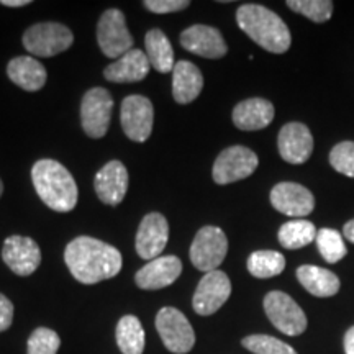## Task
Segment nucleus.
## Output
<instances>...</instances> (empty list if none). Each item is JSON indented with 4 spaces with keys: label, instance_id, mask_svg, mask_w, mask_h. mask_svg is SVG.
<instances>
[{
    "label": "nucleus",
    "instance_id": "nucleus-16",
    "mask_svg": "<svg viewBox=\"0 0 354 354\" xmlns=\"http://www.w3.org/2000/svg\"><path fill=\"white\" fill-rule=\"evenodd\" d=\"M271 203L287 216H307L315 209V197L297 183H279L271 190Z\"/></svg>",
    "mask_w": 354,
    "mask_h": 354
},
{
    "label": "nucleus",
    "instance_id": "nucleus-9",
    "mask_svg": "<svg viewBox=\"0 0 354 354\" xmlns=\"http://www.w3.org/2000/svg\"><path fill=\"white\" fill-rule=\"evenodd\" d=\"M113 99L104 87H94L86 92L81 104V123L91 138H104L112 118Z\"/></svg>",
    "mask_w": 354,
    "mask_h": 354
},
{
    "label": "nucleus",
    "instance_id": "nucleus-12",
    "mask_svg": "<svg viewBox=\"0 0 354 354\" xmlns=\"http://www.w3.org/2000/svg\"><path fill=\"white\" fill-rule=\"evenodd\" d=\"M230 295H232V282L227 274L221 271L207 272L198 282L192 299V307L202 317L214 315L218 308L223 307Z\"/></svg>",
    "mask_w": 354,
    "mask_h": 354
},
{
    "label": "nucleus",
    "instance_id": "nucleus-14",
    "mask_svg": "<svg viewBox=\"0 0 354 354\" xmlns=\"http://www.w3.org/2000/svg\"><path fill=\"white\" fill-rule=\"evenodd\" d=\"M169 240V223L166 216L158 212L148 214L140 223L138 233H136V253L141 259L153 261L165 251Z\"/></svg>",
    "mask_w": 354,
    "mask_h": 354
},
{
    "label": "nucleus",
    "instance_id": "nucleus-39",
    "mask_svg": "<svg viewBox=\"0 0 354 354\" xmlns=\"http://www.w3.org/2000/svg\"><path fill=\"white\" fill-rule=\"evenodd\" d=\"M2 194H3V184L2 180H0V197H2Z\"/></svg>",
    "mask_w": 354,
    "mask_h": 354
},
{
    "label": "nucleus",
    "instance_id": "nucleus-10",
    "mask_svg": "<svg viewBox=\"0 0 354 354\" xmlns=\"http://www.w3.org/2000/svg\"><path fill=\"white\" fill-rule=\"evenodd\" d=\"M259 159L254 151L245 146H232L221 151L216 158L214 171V180L216 184L225 185L243 180L250 177L253 172L258 169Z\"/></svg>",
    "mask_w": 354,
    "mask_h": 354
},
{
    "label": "nucleus",
    "instance_id": "nucleus-37",
    "mask_svg": "<svg viewBox=\"0 0 354 354\" xmlns=\"http://www.w3.org/2000/svg\"><path fill=\"white\" fill-rule=\"evenodd\" d=\"M343 234H344V238H346L348 241L354 243V220L348 221V223L344 225V228H343Z\"/></svg>",
    "mask_w": 354,
    "mask_h": 354
},
{
    "label": "nucleus",
    "instance_id": "nucleus-36",
    "mask_svg": "<svg viewBox=\"0 0 354 354\" xmlns=\"http://www.w3.org/2000/svg\"><path fill=\"white\" fill-rule=\"evenodd\" d=\"M344 353L346 354H354V326H351L344 335Z\"/></svg>",
    "mask_w": 354,
    "mask_h": 354
},
{
    "label": "nucleus",
    "instance_id": "nucleus-27",
    "mask_svg": "<svg viewBox=\"0 0 354 354\" xmlns=\"http://www.w3.org/2000/svg\"><path fill=\"white\" fill-rule=\"evenodd\" d=\"M317 228L312 221L307 220H290L279 230V243L286 250H300L313 240H317Z\"/></svg>",
    "mask_w": 354,
    "mask_h": 354
},
{
    "label": "nucleus",
    "instance_id": "nucleus-15",
    "mask_svg": "<svg viewBox=\"0 0 354 354\" xmlns=\"http://www.w3.org/2000/svg\"><path fill=\"white\" fill-rule=\"evenodd\" d=\"M279 153L289 165H304L313 151V136L304 123L292 122L281 128L277 136Z\"/></svg>",
    "mask_w": 354,
    "mask_h": 354
},
{
    "label": "nucleus",
    "instance_id": "nucleus-28",
    "mask_svg": "<svg viewBox=\"0 0 354 354\" xmlns=\"http://www.w3.org/2000/svg\"><path fill=\"white\" fill-rule=\"evenodd\" d=\"M286 269V258L277 251H254L248 258V271L258 279L279 276Z\"/></svg>",
    "mask_w": 354,
    "mask_h": 354
},
{
    "label": "nucleus",
    "instance_id": "nucleus-30",
    "mask_svg": "<svg viewBox=\"0 0 354 354\" xmlns=\"http://www.w3.org/2000/svg\"><path fill=\"white\" fill-rule=\"evenodd\" d=\"M287 7L315 21V24H323V21H328L331 19L335 6L330 0H289Z\"/></svg>",
    "mask_w": 354,
    "mask_h": 354
},
{
    "label": "nucleus",
    "instance_id": "nucleus-31",
    "mask_svg": "<svg viewBox=\"0 0 354 354\" xmlns=\"http://www.w3.org/2000/svg\"><path fill=\"white\" fill-rule=\"evenodd\" d=\"M248 351L254 354H297L294 348L269 335H251L241 342Z\"/></svg>",
    "mask_w": 354,
    "mask_h": 354
},
{
    "label": "nucleus",
    "instance_id": "nucleus-5",
    "mask_svg": "<svg viewBox=\"0 0 354 354\" xmlns=\"http://www.w3.org/2000/svg\"><path fill=\"white\" fill-rule=\"evenodd\" d=\"M264 312L269 322L287 336H299L307 330V317L290 295L281 290L269 292L264 297Z\"/></svg>",
    "mask_w": 354,
    "mask_h": 354
},
{
    "label": "nucleus",
    "instance_id": "nucleus-7",
    "mask_svg": "<svg viewBox=\"0 0 354 354\" xmlns=\"http://www.w3.org/2000/svg\"><path fill=\"white\" fill-rule=\"evenodd\" d=\"M228 253V240L218 227H203L190 246V261L198 271L212 272L223 263Z\"/></svg>",
    "mask_w": 354,
    "mask_h": 354
},
{
    "label": "nucleus",
    "instance_id": "nucleus-35",
    "mask_svg": "<svg viewBox=\"0 0 354 354\" xmlns=\"http://www.w3.org/2000/svg\"><path fill=\"white\" fill-rule=\"evenodd\" d=\"M13 322V304L6 295L0 294V333L8 330Z\"/></svg>",
    "mask_w": 354,
    "mask_h": 354
},
{
    "label": "nucleus",
    "instance_id": "nucleus-33",
    "mask_svg": "<svg viewBox=\"0 0 354 354\" xmlns=\"http://www.w3.org/2000/svg\"><path fill=\"white\" fill-rule=\"evenodd\" d=\"M330 165L339 174L354 177V141L336 145L330 153Z\"/></svg>",
    "mask_w": 354,
    "mask_h": 354
},
{
    "label": "nucleus",
    "instance_id": "nucleus-26",
    "mask_svg": "<svg viewBox=\"0 0 354 354\" xmlns=\"http://www.w3.org/2000/svg\"><path fill=\"white\" fill-rule=\"evenodd\" d=\"M115 338H117V344L123 354H143L145 330L135 315L120 318L117 331H115Z\"/></svg>",
    "mask_w": 354,
    "mask_h": 354
},
{
    "label": "nucleus",
    "instance_id": "nucleus-21",
    "mask_svg": "<svg viewBox=\"0 0 354 354\" xmlns=\"http://www.w3.org/2000/svg\"><path fill=\"white\" fill-rule=\"evenodd\" d=\"M274 120V105L266 99L243 100L233 109L234 127L243 131L263 130Z\"/></svg>",
    "mask_w": 354,
    "mask_h": 354
},
{
    "label": "nucleus",
    "instance_id": "nucleus-24",
    "mask_svg": "<svg viewBox=\"0 0 354 354\" xmlns=\"http://www.w3.org/2000/svg\"><path fill=\"white\" fill-rule=\"evenodd\" d=\"M297 279L304 289L315 297H333L342 287L336 274L318 266H300L297 269Z\"/></svg>",
    "mask_w": 354,
    "mask_h": 354
},
{
    "label": "nucleus",
    "instance_id": "nucleus-34",
    "mask_svg": "<svg viewBox=\"0 0 354 354\" xmlns=\"http://www.w3.org/2000/svg\"><path fill=\"white\" fill-rule=\"evenodd\" d=\"M143 6L154 13H172L185 10L190 2L189 0H146Z\"/></svg>",
    "mask_w": 354,
    "mask_h": 354
},
{
    "label": "nucleus",
    "instance_id": "nucleus-17",
    "mask_svg": "<svg viewBox=\"0 0 354 354\" xmlns=\"http://www.w3.org/2000/svg\"><path fill=\"white\" fill-rule=\"evenodd\" d=\"M180 44L184 50L209 59H218L228 51L220 30L209 25H192L185 28L180 33Z\"/></svg>",
    "mask_w": 354,
    "mask_h": 354
},
{
    "label": "nucleus",
    "instance_id": "nucleus-38",
    "mask_svg": "<svg viewBox=\"0 0 354 354\" xmlns=\"http://www.w3.org/2000/svg\"><path fill=\"white\" fill-rule=\"evenodd\" d=\"M2 6H6V7H13V8H17V7H25V6H28L30 3V0H2Z\"/></svg>",
    "mask_w": 354,
    "mask_h": 354
},
{
    "label": "nucleus",
    "instance_id": "nucleus-32",
    "mask_svg": "<svg viewBox=\"0 0 354 354\" xmlns=\"http://www.w3.org/2000/svg\"><path fill=\"white\" fill-rule=\"evenodd\" d=\"M61 346V339L51 328H37L28 338L26 354H56Z\"/></svg>",
    "mask_w": 354,
    "mask_h": 354
},
{
    "label": "nucleus",
    "instance_id": "nucleus-3",
    "mask_svg": "<svg viewBox=\"0 0 354 354\" xmlns=\"http://www.w3.org/2000/svg\"><path fill=\"white\" fill-rule=\"evenodd\" d=\"M32 180L39 198L51 210H74L77 205V184L74 177L61 162L55 159H39L32 169Z\"/></svg>",
    "mask_w": 354,
    "mask_h": 354
},
{
    "label": "nucleus",
    "instance_id": "nucleus-22",
    "mask_svg": "<svg viewBox=\"0 0 354 354\" xmlns=\"http://www.w3.org/2000/svg\"><path fill=\"white\" fill-rule=\"evenodd\" d=\"M203 76L201 69L189 61H179L172 69V97L177 104H190L201 95Z\"/></svg>",
    "mask_w": 354,
    "mask_h": 354
},
{
    "label": "nucleus",
    "instance_id": "nucleus-1",
    "mask_svg": "<svg viewBox=\"0 0 354 354\" xmlns=\"http://www.w3.org/2000/svg\"><path fill=\"white\" fill-rule=\"evenodd\" d=\"M64 261L81 284H97L120 272L122 254L117 248L91 236H79L66 246Z\"/></svg>",
    "mask_w": 354,
    "mask_h": 354
},
{
    "label": "nucleus",
    "instance_id": "nucleus-11",
    "mask_svg": "<svg viewBox=\"0 0 354 354\" xmlns=\"http://www.w3.org/2000/svg\"><path fill=\"white\" fill-rule=\"evenodd\" d=\"M122 128L125 135L136 143H145L153 131L154 109L145 95H128L122 102Z\"/></svg>",
    "mask_w": 354,
    "mask_h": 354
},
{
    "label": "nucleus",
    "instance_id": "nucleus-18",
    "mask_svg": "<svg viewBox=\"0 0 354 354\" xmlns=\"http://www.w3.org/2000/svg\"><path fill=\"white\" fill-rule=\"evenodd\" d=\"M183 274V263L177 256H159L136 272L135 281L140 289L158 290L174 284Z\"/></svg>",
    "mask_w": 354,
    "mask_h": 354
},
{
    "label": "nucleus",
    "instance_id": "nucleus-13",
    "mask_svg": "<svg viewBox=\"0 0 354 354\" xmlns=\"http://www.w3.org/2000/svg\"><path fill=\"white\" fill-rule=\"evenodd\" d=\"M2 259L17 276L25 277L33 274L41 264V251L32 238L13 234L3 243Z\"/></svg>",
    "mask_w": 354,
    "mask_h": 354
},
{
    "label": "nucleus",
    "instance_id": "nucleus-29",
    "mask_svg": "<svg viewBox=\"0 0 354 354\" xmlns=\"http://www.w3.org/2000/svg\"><path fill=\"white\" fill-rule=\"evenodd\" d=\"M317 246H318V251H320L322 258L330 264H335L338 263V261H342L348 253L346 245H344L343 241V236L339 234V232H336V230H331V228L318 230Z\"/></svg>",
    "mask_w": 354,
    "mask_h": 354
},
{
    "label": "nucleus",
    "instance_id": "nucleus-25",
    "mask_svg": "<svg viewBox=\"0 0 354 354\" xmlns=\"http://www.w3.org/2000/svg\"><path fill=\"white\" fill-rule=\"evenodd\" d=\"M145 46L149 64H151L158 73H172V69H174L176 66L174 50H172L169 38H167L161 30H149L145 37Z\"/></svg>",
    "mask_w": 354,
    "mask_h": 354
},
{
    "label": "nucleus",
    "instance_id": "nucleus-6",
    "mask_svg": "<svg viewBox=\"0 0 354 354\" xmlns=\"http://www.w3.org/2000/svg\"><path fill=\"white\" fill-rule=\"evenodd\" d=\"M156 330L165 346L174 354H185L196 344V333L183 312L165 307L156 315Z\"/></svg>",
    "mask_w": 354,
    "mask_h": 354
},
{
    "label": "nucleus",
    "instance_id": "nucleus-23",
    "mask_svg": "<svg viewBox=\"0 0 354 354\" xmlns=\"http://www.w3.org/2000/svg\"><path fill=\"white\" fill-rule=\"evenodd\" d=\"M7 74L10 81L28 92H37L46 84V69L33 56H19L7 66Z\"/></svg>",
    "mask_w": 354,
    "mask_h": 354
},
{
    "label": "nucleus",
    "instance_id": "nucleus-2",
    "mask_svg": "<svg viewBox=\"0 0 354 354\" xmlns=\"http://www.w3.org/2000/svg\"><path fill=\"white\" fill-rule=\"evenodd\" d=\"M238 26L266 51L282 55L289 51L292 38L284 20L258 3H245L236 12Z\"/></svg>",
    "mask_w": 354,
    "mask_h": 354
},
{
    "label": "nucleus",
    "instance_id": "nucleus-20",
    "mask_svg": "<svg viewBox=\"0 0 354 354\" xmlns=\"http://www.w3.org/2000/svg\"><path fill=\"white\" fill-rule=\"evenodd\" d=\"M151 64H149L148 56L141 50L128 51L127 55L118 57L115 63L107 66L104 71V77L110 82H140L148 76Z\"/></svg>",
    "mask_w": 354,
    "mask_h": 354
},
{
    "label": "nucleus",
    "instance_id": "nucleus-4",
    "mask_svg": "<svg viewBox=\"0 0 354 354\" xmlns=\"http://www.w3.org/2000/svg\"><path fill=\"white\" fill-rule=\"evenodd\" d=\"M74 41V35L63 24H37L30 26L24 35V46L30 55L51 57L59 55Z\"/></svg>",
    "mask_w": 354,
    "mask_h": 354
},
{
    "label": "nucleus",
    "instance_id": "nucleus-19",
    "mask_svg": "<svg viewBox=\"0 0 354 354\" xmlns=\"http://www.w3.org/2000/svg\"><path fill=\"white\" fill-rule=\"evenodd\" d=\"M95 192L107 205H118L127 196L128 171L120 161H110L97 172Z\"/></svg>",
    "mask_w": 354,
    "mask_h": 354
},
{
    "label": "nucleus",
    "instance_id": "nucleus-8",
    "mask_svg": "<svg viewBox=\"0 0 354 354\" xmlns=\"http://www.w3.org/2000/svg\"><path fill=\"white\" fill-rule=\"evenodd\" d=\"M97 43L107 57H122L133 50V37L127 28V20L122 10L110 8L104 12L97 25Z\"/></svg>",
    "mask_w": 354,
    "mask_h": 354
}]
</instances>
